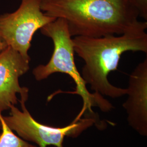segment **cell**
I'll list each match as a JSON object with an SVG mask.
<instances>
[{
	"instance_id": "obj_1",
	"label": "cell",
	"mask_w": 147,
	"mask_h": 147,
	"mask_svg": "<svg viewBox=\"0 0 147 147\" xmlns=\"http://www.w3.org/2000/svg\"><path fill=\"white\" fill-rule=\"evenodd\" d=\"M41 9L67 21L71 37L121 35L142 22L131 0H42Z\"/></svg>"
},
{
	"instance_id": "obj_2",
	"label": "cell",
	"mask_w": 147,
	"mask_h": 147,
	"mask_svg": "<svg viewBox=\"0 0 147 147\" xmlns=\"http://www.w3.org/2000/svg\"><path fill=\"white\" fill-rule=\"evenodd\" d=\"M147 21L121 35L76 36L73 38L75 53L84 62L81 76L94 93L112 98L126 94V88L111 84L109 74L115 71L121 56L127 51L147 53Z\"/></svg>"
},
{
	"instance_id": "obj_11",
	"label": "cell",
	"mask_w": 147,
	"mask_h": 147,
	"mask_svg": "<svg viewBox=\"0 0 147 147\" xmlns=\"http://www.w3.org/2000/svg\"><path fill=\"white\" fill-rule=\"evenodd\" d=\"M0 128H1V121H0Z\"/></svg>"
},
{
	"instance_id": "obj_3",
	"label": "cell",
	"mask_w": 147,
	"mask_h": 147,
	"mask_svg": "<svg viewBox=\"0 0 147 147\" xmlns=\"http://www.w3.org/2000/svg\"><path fill=\"white\" fill-rule=\"evenodd\" d=\"M43 35L51 38L53 44V51L47 64H40L33 70V74L38 81L47 79L56 73L65 74L73 79L75 85V91L72 92L79 95L83 100L82 109L76 119L86 111L92 112V108L97 106L104 112H109L113 106L104 98L102 95L91 93L86 87V84L80 73L75 62L73 38L69 32L67 22L62 18H57L40 29Z\"/></svg>"
},
{
	"instance_id": "obj_6",
	"label": "cell",
	"mask_w": 147,
	"mask_h": 147,
	"mask_svg": "<svg viewBox=\"0 0 147 147\" xmlns=\"http://www.w3.org/2000/svg\"><path fill=\"white\" fill-rule=\"evenodd\" d=\"M31 60L23 57L12 47L8 46L0 53V112L10 109L18 102L16 94H20L19 79L30 69Z\"/></svg>"
},
{
	"instance_id": "obj_9",
	"label": "cell",
	"mask_w": 147,
	"mask_h": 147,
	"mask_svg": "<svg viewBox=\"0 0 147 147\" xmlns=\"http://www.w3.org/2000/svg\"><path fill=\"white\" fill-rule=\"evenodd\" d=\"M139 12L140 17L147 20V0H131Z\"/></svg>"
},
{
	"instance_id": "obj_10",
	"label": "cell",
	"mask_w": 147,
	"mask_h": 147,
	"mask_svg": "<svg viewBox=\"0 0 147 147\" xmlns=\"http://www.w3.org/2000/svg\"><path fill=\"white\" fill-rule=\"evenodd\" d=\"M7 47H8L7 44L2 38L0 37V52L3 51L4 49H5Z\"/></svg>"
},
{
	"instance_id": "obj_4",
	"label": "cell",
	"mask_w": 147,
	"mask_h": 147,
	"mask_svg": "<svg viewBox=\"0 0 147 147\" xmlns=\"http://www.w3.org/2000/svg\"><path fill=\"white\" fill-rule=\"evenodd\" d=\"M19 100L20 111L15 105L10 108L8 116H3V119L12 131H16L24 140L34 142L39 147L54 146L63 147V142L66 136L76 137L87 127L92 125L94 120L86 118L75 120L68 126L56 127L49 126L37 121L27 109L25 103L28 97V89L24 87Z\"/></svg>"
},
{
	"instance_id": "obj_5",
	"label": "cell",
	"mask_w": 147,
	"mask_h": 147,
	"mask_svg": "<svg viewBox=\"0 0 147 147\" xmlns=\"http://www.w3.org/2000/svg\"><path fill=\"white\" fill-rule=\"evenodd\" d=\"M42 0H21L13 13L0 16V37L8 46L31 60L28 50L37 30L56 18L45 14L41 9Z\"/></svg>"
},
{
	"instance_id": "obj_7",
	"label": "cell",
	"mask_w": 147,
	"mask_h": 147,
	"mask_svg": "<svg viewBox=\"0 0 147 147\" xmlns=\"http://www.w3.org/2000/svg\"><path fill=\"white\" fill-rule=\"evenodd\" d=\"M127 98L123 107L130 126L140 135H147V58L139 63L130 75Z\"/></svg>"
},
{
	"instance_id": "obj_8",
	"label": "cell",
	"mask_w": 147,
	"mask_h": 147,
	"mask_svg": "<svg viewBox=\"0 0 147 147\" xmlns=\"http://www.w3.org/2000/svg\"><path fill=\"white\" fill-rule=\"evenodd\" d=\"M2 133L0 134V147H37L16 135L7 126L0 112Z\"/></svg>"
}]
</instances>
